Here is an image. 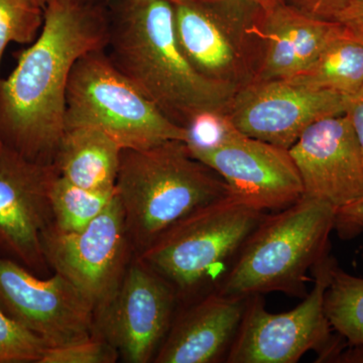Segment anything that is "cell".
<instances>
[{"mask_svg":"<svg viewBox=\"0 0 363 363\" xmlns=\"http://www.w3.org/2000/svg\"><path fill=\"white\" fill-rule=\"evenodd\" d=\"M58 174L54 164L30 161L9 147L0 154V255L38 276L49 267L42 235L52 224L50 191Z\"/></svg>","mask_w":363,"mask_h":363,"instance_id":"obj_12","label":"cell"},{"mask_svg":"<svg viewBox=\"0 0 363 363\" xmlns=\"http://www.w3.org/2000/svg\"><path fill=\"white\" fill-rule=\"evenodd\" d=\"M248 298L213 290L172 323L157 350L156 363H213L226 359Z\"/></svg>","mask_w":363,"mask_h":363,"instance_id":"obj_17","label":"cell"},{"mask_svg":"<svg viewBox=\"0 0 363 363\" xmlns=\"http://www.w3.org/2000/svg\"><path fill=\"white\" fill-rule=\"evenodd\" d=\"M334 362L363 363V345H345Z\"/></svg>","mask_w":363,"mask_h":363,"instance_id":"obj_30","label":"cell"},{"mask_svg":"<svg viewBox=\"0 0 363 363\" xmlns=\"http://www.w3.org/2000/svg\"><path fill=\"white\" fill-rule=\"evenodd\" d=\"M118 358L116 348L95 333L78 342L47 347L40 363H113Z\"/></svg>","mask_w":363,"mask_h":363,"instance_id":"obj_25","label":"cell"},{"mask_svg":"<svg viewBox=\"0 0 363 363\" xmlns=\"http://www.w3.org/2000/svg\"><path fill=\"white\" fill-rule=\"evenodd\" d=\"M111 21L90 0H50L37 39L0 80V138L30 161L54 164L66 130L67 88L74 66L106 49Z\"/></svg>","mask_w":363,"mask_h":363,"instance_id":"obj_1","label":"cell"},{"mask_svg":"<svg viewBox=\"0 0 363 363\" xmlns=\"http://www.w3.org/2000/svg\"><path fill=\"white\" fill-rule=\"evenodd\" d=\"M347 102L292 80H255L238 90L226 113L243 135L289 150L311 124L345 113Z\"/></svg>","mask_w":363,"mask_h":363,"instance_id":"obj_13","label":"cell"},{"mask_svg":"<svg viewBox=\"0 0 363 363\" xmlns=\"http://www.w3.org/2000/svg\"><path fill=\"white\" fill-rule=\"evenodd\" d=\"M172 4H178V2L185 1V0H168Z\"/></svg>","mask_w":363,"mask_h":363,"instance_id":"obj_34","label":"cell"},{"mask_svg":"<svg viewBox=\"0 0 363 363\" xmlns=\"http://www.w3.org/2000/svg\"><path fill=\"white\" fill-rule=\"evenodd\" d=\"M335 259L326 255L312 269L314 286L295 309L272 314L262 296L248 298L227 363H296L314 350L321 362H334L346 342L332 335L324 297Z\"/></svg>","mask_w":363,"mask_h":363,"instance_id":"obj_7","label":"cell"},{"mask_svg":"<svg viewBox=\"0 0 363 363\" xmlns=\"http://www.w3.org/2000/svg\"><path fill=\"white\" fill-rule=\"evenodd\" d=\"M106 49L116 68L180 125L200 111H226L238 90L208 80L189 63L168 0H119Z\"/></svg>","mask_w":363,"mask_h":363,"instance_id":"obj_2","label":"cell"},{"mask_svg":"<svg viewBox=\"0 0 363 363\" xmlns=\"http://www.w3.org/2000/svg\"><path fill=\"white\" fill-rule=\"evenodd\" d=\"M332 329L346 345H363V278L348 274L334 262L324 297Z\"/></svg>","mask_w":363,"mask_h":363,"instance_id":"obj_20","label":"cell"},{"mask_svg":"<svg viewBox=\"0 0 363 363\" xmlns=\"http://www.w3.org/2000/svg\"><path fill=\"white\" fill-rule=\"evenodd\" d=\"M190 154L259 211H279L302 198V181L289 150L238 131L217 149Z\"/></svg>","mask_w":363,"mask_h":363,"instance_id":"obj_14","label":"cell"},{"mask_svg":"<svg viewBox=\"0 0 363 363\" xmlns=\"http://www.w3.org/2000/svg\"><path fill=\"white\" fill-rule=\"evenodd\" d=\"M174 4V28L181 51L200 75L241 87L259 65L252 28L262 9L245 0H185Z\"/></svg>","mask_w":363,"mask_h":363,"instance_id":"obj_8","label":"cell"},{"mask_svg":"<svg viewBox=\"0 0 363 363\" xmlns=\"http://www.w3.org/2000/svg\"><path fill=\"white\" fill-rule=\"evenodd\" d=\"M49 346L0 308V363H40Z\"/></svg>","mask_w":363,"mask_h":363,"instance_id":"obj_23","label":"cell"},{"mask_svg":"<svg viewBox=\"0 0 363 363\" xmlns=\"http://www.w3.org/2000/svg\"><path fill=\"white\" fill-rule=\"evenodd\" d=\"M116 188L138 255L176 222L231 193L225 181L193 157L181 140L123 150Z\"/></svg>","mask_w":363,"mask_h":363,"instance_id":"obj_3","label":"cell"},{"mask_svg":"<svg viewBox=\"0 0 363 363\" xmlns=\"http://www.w3.org/2000/svg\"><path fill=\"white\" fill-rule=\"evenodd\" d=\"M334 21H337L347 32L363 42V0L353 2Z\"/></svg>","mask_w":363,"mask_h":363,"instance_id":"obj_28","label":"cell"},{"mask_svg":"<svg viewBox=\"0 0 363 363\" xmlns=\"http://www.w3.org/2000/svg\"><path fill=\"white\" fill-rule=\"evenodd\" d=\"M285 1L262 11L252 28L259 45V65L252 81L289 80L307 70L338 28Z\"/></svg>","mask_w":363,"mask_h":363,"instance_id":"obj_16","label":"cell"},{"mask_svg":"<svg viewBox=\"0 0 363 363\" xmlns=\"http://www.w3.org/2000/svg\"><path fill=\"white\" fill-rule=\"evenodd\" d=\"M4 147H6V145H4V143H2L1 140V138H0V154H1L2 150H4Z\"/></svg>","mask_w":363,"mask_h":363,"instance_id":"obj_33","label":"cell"},{"mask_svg":"<svg viewBox=\"0 0 363 363\" xmlns=\"http://www.w3.org/2000/svg\"><path fill=\"white\" fill-rule=\"evenodd\" d=\"M0 308L49 347L95 334V307L71 281L55 272L40 278L0 255Z\"/></svg>","mask_w":363,"mask_h":363,"instance_id":"obj_10","label":"cell"},{"mask_svg":"<svg viewBox=\"0 0 363 363\" xmlns=\"http://www.w3.org/2000/svg\"><path fill=\"white\" fill-rule=\"evenodd\" d=\"M44 23V9L30 0H0V63L11 43H33Z\"/></svg>","mask_w":363,"mask_h":363,"instance_id":"obj_22","label":"cell"},{"mask_svg":"<svg viewBox=\"0 0 363 363\" xmlns=\"http://www.w3.org/2000/svg\"><path fill=\"white\" fill-rule=\"evenodd\" d=\"M177 298L173 288L138 257L111 300L95 312V333L123 362H154L171 327Z\"/></svg>","mask_w":363,"mask_h":363,"instance_id":"obj_11","label":"cell"},{"mask_svg":"<svg viewBox=\"0 0 363 363\" xmlns=\"http://www.w3.org/2000/svg\"><path fill=\"white\" fill-rule=\"evenodd\" d=\"M190 152H203L220 147L238 133L226 111H203L194 114L185 124Z\"/></svg>","mask_w":363,"mask_h":363,"instance_id":"obj_24","label":"cell"},{"mask_svg":"<svg viewBox=\"0 0 363 363\" xmlns=\"http://www.w3.org/2000/svg\"><path fill=\"white\" fill-rule=\"evenodd\" d=\"M289 152L302 181V197L336 210L362 197V152L345 113L311 124Z\"/></svg>","mask_w":363,"mask_h":363,"instance_id":"obj_15","label":"cell"},{"mask_svg":"<svg viewBox=\"0 0 363 363\" xmlns=\"http://www.w3.org/2000/svg\"><path fill=\"white\" fill-rule=\"evenodd\" d=\"M116 195V188L112 191L88 190L58 174L50 191L52 226L63 233L82 230L108 207Z\"/></svg>","mask_w":363,"mask_h":363,"instance_id":"obj_21","label":"cell"},{"mask_svg":"<svg viewBox=\"0 0 363 363\" xmlns=\"http://www.w3.org/2000/svg\"><path fill=\"white\" fill-rule=\"evenodd\" d=\"M335 217L330 204L307 197L264 215L216 291L241 298L272 292L304 298L309 272L329 255Z\"/></svg>","mask_w":363,"mask_h":363,"instance_id":"obj_4","label":"cell"},{"mask_svg":"<svg viewBox=\"0 0 363 363\" xmlns=\"http://www.w3.org/2000/svg\"><path fill=\"white\" fill-rule=\"evenodd\" d=\"M106 49L88 52L72 70L66 96V128L104 131L123 150H143L168 140L187 142L176 123L112 63Z\"/></svg>","mask_w":363,"mask_h":363,"instance_id":"obj_6","label":"cell"},{"mask_svg":"<svg viewBox=\"0 0 363 363\" xmlns=\"http://www.w3.org/2000/svg\"><path fill=\"white\" fill-rule=\"evenodd\" d=\"M289 80L313 89L353 96L363 86V42L339 23L309 68Z\"/></svg>","mask_w":363,"mask_h":363,"instance_id":"obj_19","label":"cell"},{"mask_svg":"<svg viewBox=\"0 0 363 363\" xmlns=\"http://www.w3.org/2000/svg\"><path fill=\"white\" fill-rule=\"evenodd\" d=\"M345 114L350 118L363 159V86L357 94L348 98Z\"/></svg>","mask_w":363,"mask_h":363,"instance_id":"obj_29","label":"cell"},{"mask_svg":"<svg viewBox=\"0 0 363 363\" xmlns=\"http://www.w3.org/2000/svg\"><path fill=\"white\" fill-rule=\"evenodd\" d=\"M121 149L104 131L89 126L67 128L54 164L59 175L79 187L92 191L116 189Z\"/></svg>","mask_w":363,"mask_h":363,"instance_id":"obj_18","label":"cell"},{"mask_svg":"<svg viewBox=\"0 0 363 363\" xmlns=\"http://www.w3.org/2000/svg\"><path fill=\"white\" fill-rule=\"evenodd\" d=\"M339 238L351 240L363 230V196L357 201L336 210L335 227Z\"/></svg>","mask_w":363,"mask_h":363,"instance_id":"obj_27","label":"cell"},{"mask_svg":"<svg viewBox=\"0 0 363 363\" xmlns=\"http://www.w3.org/2000/svg\"><path fill=\"white\" fill-rule=\"evenodd\" d=\"M264 215L230 193L176 222L138 257L177 297H189L207 284L218 286Z\"/></svg>","mask_w":363,"mask_h":363,"instance_id":"obj_5","label":"cell"},{"mask_svg":"<svg viewBox=\"0 0 363 363\" xmlns=\"http://www.w3.org/2000/svg\"><path fill=\"white\" fill-rule=\"evenodd\" d=\"M30 2L33 4V6L40 7V9H44L45 6H47L48 2L50 0H30Z\"/></svg>","mask_w":363,"mask_h":363,"instance_id":"obj_32","label":"cell"},{"mask_svg":"<svg viewBox=\"0 0 363 363\" xmlns=\"http://www.w3.org/2000/svg\"><path fill=\"white\" fill-rule=\"evenodd\" d=\"M289 6L295 7L306 14L321 18L334 21L339 13L347 9L357 0H284Z\"/></svg>","mask_w":363,"mask_h":363,"instance_id":"obj_26","label":"cell"},{"mask_svg":"<svg viewBox=\"0 0 363 363\" xmlns=\"http://www.w3.org/2000/svg\"><path fill=\"white\" fill-rule=\"evenodd\" d=\"M42 245L48 266L84 294L95 312L116 294L133 250L117 193L108 207L82 230L63 233L52 224L48 227Z\"/></svg>","mask_w":363,"mask_h":363,"instance_id":"obj_9","label":"cell"},{"mask_svg":"<svg viewBox=\"0 0 363 363\" xmlns=\"http://www.w3.org/2000/svg\"><path fill=\"white\" fill-rule=\"evenodd\" d=\"M245 1L255 4V6L262 9V11H267V9H272V7L276 6L277 4H281L284 0H245Z\"/></svg>","mask_w":363,"mask_h":363,"instance_id":"obj_31","label":"cell"}]
</instances>
